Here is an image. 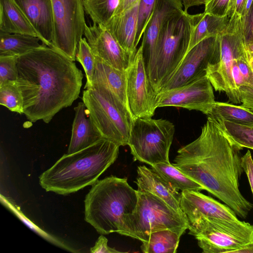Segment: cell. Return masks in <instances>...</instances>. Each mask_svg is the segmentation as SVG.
<instances>
[{"instance_id": "8fae6325", "label": "cell", "mask_w": 253, "mask_h": 253, "mask_svg": "<svg viewBox=\"0 0 253 253\" xmlns=\"http://www.w3.org/2000/svg\"><path fill=\"white\" fill-rule=\"evenodd\" d=\"M54 31L52 47L75 61L86 25L84 0H51Z\"/></svg>"}, {"instance_id": "e575fe53", "label": "cell", "mask_w": 253, "mask_h": 253, "mask_svg": "<svg viewBox=\"0 0 253 253\" xmlns=\"http://www.w3.org/2000/svg\"><path fill=\"white\" fill-rule=\"evenodd\" d=\"M231 0H207L204 12L219 17L228 16Z\"/></svg>"}, {"instance_id": "603a6c76", "label": "cell", "mask_w": 253, "mask_h": 253, "mask_svg": "<svg viewBox=\"0 0 253 253\" xmlns=\"http://www.w3.org/2000/svg\"><path fill=\"white\" fill-rule=\"evenodd\" d=\"M93 84H100L108 87L128 108L126 94V70L113 68L96 57L92 85Z\"/></svg>"}, {"instance_id": "1f68e13d", "label": "cell", "mask_w": 253, "mask_h": 253, "mask_svg": "<svg viewBox=\"0 0 253 253\" xmlns=\"http://www.w3.org/2000/svg\"><path fill=\"white\" fill-rule=\"evenodd\" d=\"M0 104L12 112L23 114V95L16 82L8 83L0 86Z\"/></svg>"}, {"instance_id": "e0dca14e", "label": "cell", "mask_w": 253, "mask_h": 253, "mask_svg": "<svg viewBox=\"0 0 253 253\" xmlns=\"http://www.w3.org/2000/svg\"><path fill=\"white\" fill-rule=\"evenodd\" d=\"M180 193V207L187 220L199 216L239 220L235 212L228 206L200 191L186 190Z\"/></svg>"}, {"instance_id": "44dd1931", "label": "cell", "mask_w": 253, "mask_h": 253, "mask_svg": "<svg viewBox=\"0 0 253 253\" xmlns=\"http://www.w3.org/2000/svg\"><path fill=\"white\" fill-rule=\"evenodd\" d=\"M85 109L83 102L74 107L75 114L67 154L80 151L103 138L89 117H86Z\"/></svg>"}, {"instance_id": "ab89813d", "label": "cell", "mask_w": 253, "mask_h": 253, "mask_svg": "<svg viewBox=\"0 0 253 253\" xmlns=\"http://www.w3.org/2000/svg\"><path fill=\"white\" fill-rule=\"evenodd\" d=\"M207 0H182V4L184 5L185 12H187L188 9L194 5H199L205 3Z\"/></svg>"}, {"instance_id": "bcb514c9", "label": "cell", "mask_w": 253, "mask_h": 253, "mask_svg": "<svg viewBox=\"0 0 253 253\" xmlns=\"http://www.w3.org/2000/svg\"><path fill=\"white\" fill-rule=\"evenodd\" d=\"M250 53H251V55H252V56L253 57V53H251V52H250Z\"/></svg>"}, {"instance_id": "b9f144b4", "label": "cell", "mask_w": 253, "mask_h": 253, "mask_svg": "<svg viewBox=\"0 0 253 253\" xmlns=\"http://www.w3.org/2000/svg\"><path fill=\"white\" fill-rule=\"evenodd\" d=\"M234 253H253V243L247 244L236 251Z\"/></svg>"}, {"instance_id": "8992f818", "label": "cell", "mask_w": 253, "mask_h": 253, "mask_svg": "<svg viewBox=\"0 0 253 253\" xmlns=\"http://www.w3.org/2000/svg\"><path fill=\"white\" fill-rule=\"evenodd\" d=\"M137 192L135 209L125 216L118 234L143 242L155 231L170 229L182 235L188 229L184 213L151 193Z\"/></svg>"}, {"instance_id": "83f0119b", "label": "cell", "mask_w": 253, "mask_h": 253, "mask_svg": "<svg viewBox=\"0 0 253 253\" xmlns=\"http://www.w3.org/2000/svg\"><path fill=\"white\" fill-rule=\"evenodd\" d=\"M151 168L177 190L201 191L203 187L169 162L159 163Z\"/></svg>"}, {"instance_id": "d6986e66", "label": "cell", "mask_w": 253, "mask_h": 253, "mask_svg": "<svg viewBox=\"0 0 253 253\" xmlns=\"http://www.w3.org/2000/svg\"><path fill=\"white\" fill-rule=\"evenodd\" d=\"M135 181L139 192H149L160 198L176 211L184 213L180 207L181 193L151 168L139 166Z\"/></svg>"}, {"instance_id": "30bf717a", "label": "cell", "mask_w": 253, "mask_h": 253, "mask_svg": "<svg viewBox=\"0 0 253 253\" xmlns=\"http://www.w3.org/2000/svg\"><path fill=\"white\" fill-rule=\"evenodd\" d=\"M174 132V125L167 120L133 119L127 144L133 160L150 166L169 162Z\"/></svg>"}, {"instance_id": "f6af8a7d", "label": "cell", "mask_w": 253, "mask_h": 253, "mask_svg": "<svg viewBox=\"0 0 253 253\" xmlns=\"http://www.w3.org/2000/svg\"><path fill=\"white\" fill-rule=\"evenodd\" d=\"M246 47L247 51L253 53V42L246 44Z\"/></svg>"}, {"instance_id": "f1b7e54d", "label": "cell", "mask_w": 253, "mask_h": 253, "mask_svg": "<svg viewBox=\"0 0 253 253\" xmlns=\"http://www.w3.org/2000/svg\"><path fill=\"white\" fill-rule=\"evenodd\" d=\"M120 0H84L85 12L94 24L106 26L114 16Z\"/></svg>"}, {"instance_id": "8d00e7d4", "label": "cell", "mask_w": 253, "mask_h": 253, "mask_svg": "<svg viewBox=\"0 0 253 253\" xmlns=\"http://www.w3.org/2000/svg\"><path fill=\"white\" fill-rule=\"evenodd\" d=\"M242 166L248 177L253 195V159L250 150L242 157Z\"/></svg>"}, {"instance_id": "60d3db41", "label": "cell", "mask_w": 253, "mask_h": 253, "mask_svg": "<svg viewBox=\"0 0 253 253\" xmlns=\"http://www.w3.org/2000/svg\"><path fill=\"white\" fill-rule=\"evenodd\" d=\"M247 0H236L235 12L241 15Z\"/></svg>"}, {"instance_id": "5b68a950", "label": "cell", "mask_w": 253, "mask_h": 253, "mask_svg": "<svg viewBox=\"0 0 253 253\" xmlns=\"http://www.w3.org/2000/svg\"><path fill=\"white\" fill-rule=\"evenodd\" d=\"M87 116L103 138L127 145L133 117L128 108L106 86L93 84L83 92Z\"/></svg>"}, {"instance_id": "f35d334b", "label": "cell", "mask_w": 253, "mask_h": 253, "mask_svg": "<svg viewBox=\"0 0 253 253\" xmlns=\"http://www.w3.org/2000/svg\"><path fill=\"white\" fill-rule=\"evenodd\" d=\"M140 0H120L119 6L114 14H120L136 4Z\"/></svg>"}, {"instance_id": "7c38bea8", "label": "cell", "mask_w": 253, "mask_h": 253, "mask_svg": "<svg viewBox=\"0 0 253 253\" xmlns=\"http://www.w3.org/2000/svg\"><path fill=\"white\" fill-rule=\"evenodd\" d=\"M126 99L133 119L151 118L157 107L158 93L147 75L140 45L126 70Z\"/></svg>"}, {"instance_id": "7a4b0ae2", "label": "cell", "mask_w": 253, "mask_h": 253, "mask_svg": "<svg viewBox=\"0 0 253 253\" xmlns=\"http://www.w3.org/2000/svg\"><path fill=\"white\" fill-rule=\"evenodd\" d=\"M16 83L23 98V114L31 123L48 124L78 99L84 75L75 62L42 43L17 59Z\"/></svg>"}, {"instance_id": "5bb4252c", "label": "cell", "mask_w": 253, "mask_h": 253, "mask_svg": "<svg viewBox=\"0 0 253 253\" xmlns=\"http://www.w3.org/2000/svg\"><path fill=\"white\" fill-rule=\"evenodd\" d=\"M215 102L212 86L207 75L158 93L157 107L173 106L195 110L207 115Z\"/></svg>"}, {"instance_id": "9c48e42d", "label": "cell", "mask_w": 253, "mask_h": 253, "mask_svg": "<svg viewBox=\"0 0 253 253\" xmlns=\"http://www.w3.org/2000/svg\"><path fill=\"white\" fill-rule=\"evenodd\" d=\"M220 52L208 65L206 75L215 91L224 92L229 101L241 103L238 90L232 75L234 59L246 54L242 16L234 12L219 35Z\"/></svg>"}, {"instance_id": "52a82bcc", "label": "cell", "mask_w": 253, "mask_h": 253, "mask_svg": "<svg viewBox=\"0 0 253 253\" xmlns=\"http://www.w3.org/2000/svg\"><path fill=\"white\" fill-rule=\"evenodd\" d=\"M192 29V15L183 10L165 23L158 39L154 67L149 78L158 93L186 54Z\"/></svg>"}, {"instance_id": "3957f363", "label": "cell", "mask_w": 253, "mask_h": 253, "mask_svg": "<svg viewBox=\"0 0 253 253\" xmlns=\"http://www.w3.org/2000/svg\"><path fill=\"white\" fill-rule=\"evenodd\" d=\"M120 146L102 138L91 145L62 156L39 177L47 192L67 195L92 185L116 160Z\"/></svg>"}, {"instance_id": "4316f807", "label": "cell", "mask_w": 253, "mask_h": 253, "mask_svg": "<svg viewBox=\"0 0 253 253\" xmlns=\"http://www.w3.org/2000/svg\"><path fill=\"white\" fill-rule=\"evenodd\" d=\"M182 235L170 229L151 233L142 242L141 250L144 253H175Z\"/></svg>"}, {"instance_id": "74e56055", "label": "cell", "mask_w": 253, "mask_h": 253, "mask_svg": "<svg viewBox=\"0 0 253 253\" xmlns=\"http://www.w3.org/2000/svg\"><path fill=\"white\" fill-rule=\"evenodd\" d=\"M90 252L92 253H118L122 252L109 247L107 239L102 234L98 238L95 245L90 248Z\"/></svg>"}, {"instance_id": "7bdbcfd3", "label": "cell", "mask_w": 253, "mask_h": 253, "mask_svg": "<svg viewBox=\"0 0 253 253\" xmlns=\"http://www.w3.org/2000/svg\"><path fill=\"white\" fill-rule=\"evenodd\" d=\"M236 0H231L230 9L228 14V16L231 17L235 12V5Z\"/></svg>"}, {"instance_id": "d6a6232c", "label": "cell", "mask_w": 253, "mask_h": 253, "mask_svg": "<svg viewBox=\"0 0 253 253\" xmlns=\"http://www.w3.org/2000/svg\"><path fill=\"white\" fill-rule=\"evenodd\" d=\"M156 0H140L139 2L135 45L137 46L143 36L149 21L153 14Z\"/></svg>"}, {"instance_id": "d590c367", "label": "cell", "mask_w": 253, "mask_h": 253, "mask_svg": "<svg viewBox=\"0 0 253 253\" xmlns=\"http://www.w3.org/2000/svg\"><path fill=\"white\" fill-rule=\"evenodd\" d=\"M244 37L246 44L253 42V0L247 12L242 16Z\"/></svg>"}, {"instance_id": "ba28073f", "label": "cell", "mask_w": 253, "mask_h": 253, "mask_svg": "<svg viewBox=\"0 0 253 253\" xmlns=\"http://www.w3.org/2000/svg\"><path fill=\"white\" fill-rule=\"evenodd\" d=\"M189 234L205 253L234 252L253 243V225L249 222L199 216L187 220Z\"/></svg>"}, {"instance_id": "4dcf8cb0", "label": "cell", "mask_w": 253, "mask_h": 253, "mask_svg": "<svg viewBox=\"0 0 253 253\" xmlns=\"http://www.w3.org/2000/svg\"><path fill=\"white\" fill-rule=\"evenodd\" d=\"M215 121L222 126L233 141L240 147L253 150V126L238 125L225 121Z\"/></svg>"}, {"instance_id": "6da1fadb", "label": "cell", "mask_w": 253, "mask_h": 253, "mask_svg": "<svg viewBox=\"0 0 253 253\" xmlns=\"http://www.w3.org/2000/svg\"><path fill=\"white\" fill-rule=\"evenodd\" d=\"M242 149L220 124L208 117L200 136L178 150L172 164L224 202L238 216L246 218L253 205L239 189L244 171Z\"/></svg>"}, {"instance_id": "277c9868", "label": "cell", "mask_w": 253, "mask_h": 253, "mask_svg": "<svg viewBox=\"0 0 253 253\" xmlns=\"http://www.w3.org/2000/svg\"><path fill=\"white\" fill-rule=\"evenodd\" d=\"M138 201V192L127 178L115 176L97 180L84 199V219L100 234L119 231L126 215Z\"/></svg>"}, {"instance_id": "4fadbf2b", "label": "cell", "mask_w": 253, "mask_h": 253, "mask_svg": "<svg viewBox=\"0 0 253 253\" xmlns=\"http://www.w3.org/2000/svg\"><path fill=\"white\" fill-rule=\"evenodd\" d=\"M220 51L219 36L207 38L187 51L159 93L175 88L206 75L210 63Z\"/></svg>"}, {"instance_id": "2e32d148", "label": "cell", "mask_w": 253, "mask_h": 253, "mask_svg": "<svg viewBox=\"0 0 253 253\" xmlns=\"http://www.w3.org/2000/svg\"><path fill=\"white\" fill-rule=\"evenodd\" d=\"M181 0H156L153 14L143 35L141 44L149 79L155 64V50L159 36L165 23L183 10Z\"/></svg>"}, {"instance_id": "9a60e30c", "label": "cell", "mask_w": 253, "mask_h": 253, "mask_svg": "<svg viewBox=\"0 0 253 253\" xmlns=\"http://www.w3.org/2000/svg\"><path fill=\"white\" fill-rule=\"evenodd\" d=\"M84 35L96 57L116 69H128L134 57L121 46L105 26L86 25Z\"/></svg>"}, {"instance_id": "f546056e", "label": "cell", "mask_w": 253, "mask_h": 253, "mask_svg": "<svg viewBox=\"0 0 253 253\" xmlns=\"http://www.w3.org/2000/svg\"><path fill=\"white\" fill-rule=\"evenodd\" d=\"M76 60L80 63L85 72L86 81L84 89L89 88L92 86L96 66V57L85 38H82L79 42Z\"/></svg>"}, {"instance_id": "7402d4cb", "label": "cell", "mask_w": 253, "mask_h": 253, "mask_svg": "<svg viewBox=\"0 0 253 253\" xmlns=\"http://www.w3.org/2000/svg\"><path fill=\"white\" fill-rule=\"evenodd\" d=\"M0 32L38 38L32 25L13 0H0Z\"/></svg>"}, {"instance_id": "d4e9b609", "label": "cell", "mask_w": 253, "mask_h": 253, "mask_svg": "<svg viewBox=\"0 0 253 253\" xmlns=\"http://www.w3.org/2000/svg\"><path fill=\"white\" fill-rule=\"evenodd\" d=\"M207 115L215 121L253 126V111L242 105L215 101Z\"/></svg>"}, {"instance_id": "ac0fdd59", "label": "cell", "mask_w": 253, "mask_h": 253, "mask_svg": "<svg viewBox=\"0 0 253 253\" xmlns=\"http://www.w3.org/2000/svg\"><path fill=\"white\" fill-rule=\"evenodd\" d=\"M18 5L42 43L52 47L54 31L51 0H13Z\"/></svg>"}, {"instance_id": "836d02e7", "label": "cell", "mask_w": 253, "mask_h": 253, "mask_svg": "<svg viewBox=\"0 0 253 253\" xmlns=\"http://www.w3.org/2000/svg\"><path fill=\"white\" fill-rule=\"evenodd\" d=\"M17 55L0 56V86L16 82L18 77Z\"/></svg>"}, {"instance_id": "ffe728a7", "label": "cell", "mask_w": 253, "mask_h": 253, "mask_svg": "<svg viewBox=\"0 0 253 253\" xmlns=\"http://www.w3.org/2000/svg\"><path fill=\"white\" fill-rule=\"evenodd\" d=\"M139 2L123 12L114 15L104 26L133 58L137 50L135 36Z\"/></svg>"}, {"instance_id": "cb8c5ba5", "label": "cell", "mask_w": 253, "mask_h": 253, "mask_svg": "<svg viewBox=\"0 0 253 253\" xmlns=\"http://www.w3.org/2000/svg\"><path fill=\"white\" fill-rule=\"evenodd\" d=\"M192 18L193 29L188 51L204 39L219 35L225 29L229 19L228 16L219 17L204 12L192 15Z\"/></svg>"}, {"instance_id": "ee69618b", "label": "cell", "mask_w": 253, "mask_h": 253, "mask_svg": "<svg viewBox=\"0 0 253 253\" xmlns=\"http://www.w3.org/2000/svg\"><path fill=\"white\" fill-rule=\"evenodd\" d=\"M247 58L253 72V57L251 55V53L247 50Z\"/></svg>"}, {"instance_id": "484cf974", "label": "cell", "mask_w": 253, "mask_h": 253, "mask_svg": "<svg viewBox=\"0 0 253 253\" xmlns=\"http://www.w3.org/2000/svg\"><path fill=\"white\" fill-rule=\"evenodd\" d=\"M37 37L0 32V56L23 55L42 46Z\"/></svg>"}]
</instances>
